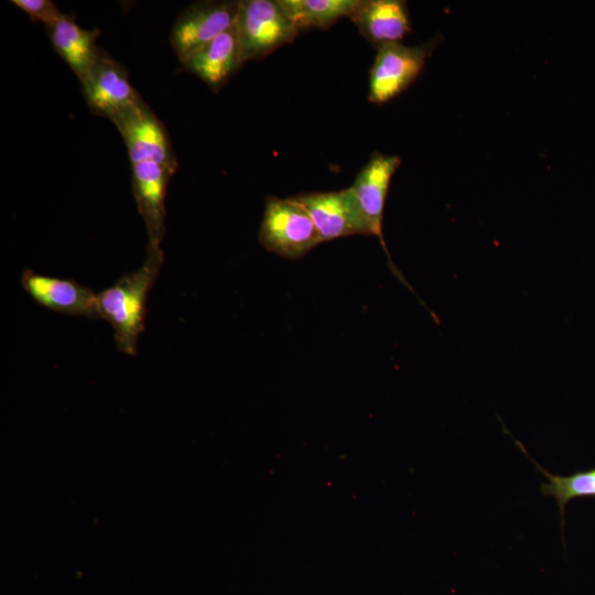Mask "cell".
I'll list each match as a JSON object with an SVG mask.
<instances>
[{
	"label": "cell",
	"mask_w": 595,
	"mask_h": 595,
	"mask_svg": "<svg viewBox=\"0 0 595 595\" xmlns=\"http://www.w3.org/2000/svg\"><path fill=\"white\" fill-rule=\"evenodd\" d=\"M163 261L160 245L148 244L143 264L97 294L98 318L112 326L116 345L127 355L137 354L138 339L145 327L148 295Z\"/></svg>",
	"instance_id": "6da1fadb"
},
{
	"label": "cell",
	"mask_w": 595,
	"mask_h": 595,
	"mask_svg": "<svg viewBox=\"0 0 595 595\" xmlns=\"http://www.w3.org/2000/svg\"><path fill=\"white\" fill-rule=\"evenodd\" d=\"M259 242L268 251L295 260L323 242L306 209L292 197L267 198Z\"/></svg>",
	"instance_id": "7a4b0ae2"
},
{
	"label": "cell",
	"mask_w": 595,
	"mask_h": 595,
	"mask_svg": "<svg viewBox=\"0 0 595 595\" xmlns=\"http://www.w3.org/2000/svg\"><path fill=\"white\" fill-rule=\"evenodd\" d=\"M236 28L245 63L264 58L300 32L279 0L239 1Z\"/></svg>",
	"instance_id": "3957f363"
},
{
	"label": "cell",
	"mask_w": 595,
	"mask_h": 595,
	"mask_svg": "<svg viewBox=\"0 0 595 595\" xmlns=\"http://www.w3.org/2000/svg\"><path fill=\"white\" fill-rule=\"evenodd\" d=\"M441 42L442 36L436 34L416 46L394 43L378 48L369 73L368 100L385 104L407 90Z\"/></svg>",
	"instance_id": "277c9868"
},
{
	"label": "cell",
	"mask_w": 595,
	"mask_h": 595,
	"mask_svg": "<svg viewBox=\"0 0 595 595\" xmlns=\"http://www.w3.org/2000/svg\"><path fill=\"white\" fill-rule=\"evenodd\" d=\"M111 121L126 143L131 164L152 161L176 172L177 160L167 130L143 99L121 110Z\"/></svg>",
	"instance_id": "5b68a950"
},
{
	"label": "cell",
	"mask_w": 595,
	"mask_h": 595,
	"mask_svg": "<svg viewBox=\"0 0 595 595\" xmlns=\"http://www.w3.org/2000/svg\"><path fill=\"white\" fill-rule=\"evenodd\" d=\"M239 1H199L186 7L171 30V45L183 64L235 25Z\"/></svg>",
	"instance_id": "8992f818"
},
{
	"label": "cell",
	"mask_w": 595,
	"mask_h": 595,
	"mask_svg": "<svg viewBox=\"0 0 595 595\" xmlns=\"http://www.w3.org/2000/svg\"><path fill=\"white\" fill-rule=\"evenodd\" d=\"M80 84L91 113L109 120L142 99L131 85L126 67L102 50Z\"/></svg>",
	"instance_id": "52a82bcc"
},
{
	"label": "cell",
	"mask_w": 595,
	"mask_h": 595,
	"mask_svg": "<svg viewBox=\"0 0 595 595\" xmlns=\"http://www.w3.org/2000/svg\"><path fill=\"white\" fill-rule=\"evenodd\" d=\"M292 198L311 216L324 241L350 235L369 236L351 190L302 193Z\"/></svg>",
	"instance_id": "ba28073f"
},
{
	"label": "cell",
	"mask_w": 595,
	"mask_h": 595,
	"mask_svg": "<svg viewBox=\"0 0 595 595\" xmlns=\"http://www.w3.org/2000/svg\"><path fill=\"white\" fill-rule=\"evenodd\" d=\"M401 164L398 155L374 152L357 174L351 190L369 236H377L383 245V209L392 176Z\"/></svg>",
	"instance_id": "9c48e42d"
},
{
	"label": "cell",
	"mask_w": 595,
	"mask_h": 595,
	"mask_svg": "<svg viewBox=\"0 0 595 595\" xmlns=\"http://www.w3.org/2000/svg\"><path fill=\"white\" fill-rule=\"evenodd\" d=\"M21 284L41 306L54 312L98 318L97 294L71 279H61L26 269Z\"/></svg>",
	"instance_id": "30bf717a"
},
{
	"label": "cell",
	"mask_w": 595,
	"mask_h": 595,
	"mask_svg": "<svg viewBox=\"0 0 595 595\" xmlns=\"http://www.w3.org/2000/svg\"><path fill=\"white\" fill-rule=\"evenodd\" d=\"M132 193L143 218L149 245H161L165 235V196L175 171L152 161L131 164Z\"/></svg>",
	"instance_id": "8fae6325"
},
{
	"label": "cell",
	"mask_w": 595,
	"mask_h": 595,
	"mask_svg": "<svg viewBox=\"0 0 595 595\" xmlns=\"http://www.w3.org/2000/svg\"><path fill=\"white\" fill-rule=\"evenodd\" d=\"M348 18L377 50L402 43L412 32L410 12L403 0H360Z\"/></svg>",
	"instance_id": "7c38bea8"
},
{
	"label": "cell",
	"mask_w": 595,
	"mask_h": 595,
	"mask_svg": "<svg viewBox=\"0 0 595 595\" xmlns=\"http://www.w3.org/2000/svg\"><path fill=\"white\" fill-rule=\"evenodd\" d=\"M244 63L235 23L234 26L192 55L183 63V66L217 93Z\"/></svg>",
	"instance_id": "4fadbf2b"
},
{
	"label": "cell",
	"mask_w": 595,
	"mask_h": 595,
	"mask_svg": "<svg viewBox=\"0 0 595 595\" xmlns=\"http://www.w3.org/2000/svg\"><path fill=\"white\" fill-rule=\"evenodd\" d=\"M52 46L78 77L79 82L97 62L101 48L96 44L99 29H83L74 15L64 14L54 25L46 29Z\"/></svg>",
	"instance_id": "5bb4252c"
},
{
	"label": "cell",
	"mask_w": 595,
	"mask_h": 595,
	"mask_svg": "<svg viewBox=\"0 0 595 595\" xmlns=\"http://www.w3.org/2000/svg\"><path fill=\"white\" fill-rule=\"evenodd\" d=\"M518 447L533 463L536 468L548 478L547 483H542L540 491L545 497H552L560 512V526L562 536L565 528V509L569 502L577 498H595V467L578 470L573 474L561 476L553 475L540 466L524 450L523 445L517 442Z\"/></svg>",
	"instance_id": "9a60e30c"
},
{
	"label": "cell",
	"mask_w": 595,
	"mask_h": 595,
	"mask_svg": "<svg viewBox=\"0 0 595 595\" xmlns=\"http://www.w3.org/2000/svg\"><path fill=\"white\" fill-rule=\"evenodd\" d=\"M299 31L309 28L329 29L348 17L360 0H279Z\"/></svg>",
	"instance_id": "2e32d148"
},
{
	"label": "cell",
	"mask_w": 595,
	"mask_h": 595,
	"mask_svg": "<svg viewBox=\"0 0 595 595\" xmlns=\"http://www.w3.org/2000/svg\"><path fill=\"white\" fill-rule=\"evenodd\" d=\"M13 6L29 15L33 22H42L46 29L60 21L63 13L51 0H12Z\"/></svg>",
	"instance_id": "e0dca14e"
}]
</instances>
